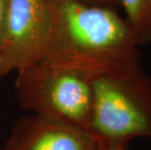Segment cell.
<instances>
[{
    "label": "cell",
    "mask_w": 151,
    "mask_h": 150,
    "mask_svg": "<svg viewBox=\"0 0 151 150\" xmlns=\"http://www.w3.org/2000/svg\"><path fill=\"white\" fill-rule=\"evenodd\" d=\"M51 29L41 62L92 78L140 65V44L127 20L109 6L50 0Z\"/></svg>",
    "instance_id": "6da1fadb"
},
{
    "label": "cell",
    "mask_w": 151,
    "mask_h": 150,
    "mask_svg": "<svg viewBox=\"0 0 151 150\" xmlns=\"http://www.w3.org/2000/svg\"><path fill=\"white\" fill-rule=\"evenodd\" d=\"M89 130L101 140L151 139V76L137 67L93 78Z\"/></svg>",
    "instance_id": "7a4b0ae2"
},
{
    "label": "cell",
    "mask_w": 151,
    "mask_h": 150,
    "mask_svg": "<svg viewBox=\"0 0 151 150\" xmlns=\"http://www.w3.org/2000/svg\"><path fill=\"white\" fill-rule=\"evenodd\" d=\"M92 80L76 70L40 62L17 73L16 95L30 114L89 130Z\"/></svg>",
    "instance_id": "3957f363"
},
{
    "label": "cell",
    "mask_w": 151,
    "mask_h": 150,
    "mask_svg": "<svg viewBox=\"0 0 151 150\" xmlns=\"http://www.w3.org/2000/svg\"><path fill=\"white\" fill-rule=\"evenodd\" d=\"M50 29V0H10L0 44V78L42 62Z\"/></svg>",
    "instance_id": "277c9868"
},
{
    "label": "cell",
    "mask_w": 151,
    "mask_h": 150,
    "mask_svg": "<svg viewBox=\"0 0 151 150\" xmlns=\"http://www.w3.org/2000/svg\"><path fill=\"white\" fill-rule=\"evenodd\" d=\"M101 139L85 128L30 114L17 122L1 150H99Z\"/></svg>",
    "instance_id": "5b68a950"
},
{
    "label": "cell",
    "mask_w": 151,
    "mask_h": 150,
    "mask_svg": "<svg viewBox=\"0 0 151 150\" xmlns=\"http://www.w3.org/2000/svg\"><path fill=\"white\" fill-rule=\"evenodd\" d=\"M140 45L151 41V0H119Z\"/></svg>",
    "instance_id": "8992f818"
},
{
    "label": "cell",
    "mask_w": 151,
    "mask_h": 150,
    "mask_svg": "<svg viewBox=\"0 0 151 150\" xmlns=\"http://www.w3.org/2000/svg\"><path fill=\"white\" fill-rule=\"evenodd\" d=\"M10 0H0V44L4 35L6 22H7Z\"/></svg>",
    "instance_id": "52a82bcc"
},
{
    "label": "cell",
    "mask_w": 151,
    "mask_h": 150,
    "mask_svg": "<svg viewBox=\"0 0 151 150\" xmlns=\"http://www.w3.org/2000/svg\"><path fill=\"white\" fill-rule=\"evenodd\" d=\"M130 142L126 141H107L101 140L99 150H128Z\"/></svg>",
    "instance_id": "ba28073f"
},
{
    "label": "cell",
    "mask_w": 151,
    "mask_h": 150,
    "mask_svg": "<svg viewBox=\"0 0 151 150\" xmlns=\"http://www.w3.org/2000/svg\"><path fill=\"white\" fill-rule=\"evenodd\" d=\"M82 1L95 3V4L104 5V6H109V7H113V8L115 7V6L120 5L119 0H82Z\"/></svg>",
    "instance_id": "9c48e42d"
}]
</instances>
